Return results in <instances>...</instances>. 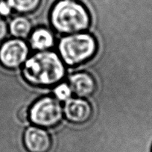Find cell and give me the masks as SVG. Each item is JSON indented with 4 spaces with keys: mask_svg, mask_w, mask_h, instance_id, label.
Masks as SVG:
<instances>
[{
    "mask_svg": "<svg viewBox=\"0 0 152 152\" xmlns=\"http://www.w3.org/2000/svg\"><path fill=\"white\" fill-rule=\"evenodd\" d=\"M12 12V8L10 7L5 0H0V16L8 17Z\"/></svg>",
    "mask_w": 152,
    "mask_h": 152,
    "instance_id": "obj_13",
    "label": "cell"
},
{
    "mask_svg": "<svg viewBox=\"0 0 152 152\" xmlns=\"http://www.w3.org/2000/svg\"><path fill=\"white\" fill-rule=\"evenodd\" d=\"M68 84L72 93L78 98L90 97L96 90V81L90 73L85 71L74 72L68 77Z\"/></svg>",
    "mask_w": 152,
    "mask_h": 152,
    "instance_id": "obj_8",
    "label": "cell"
},
{
    "mask_svg": "<svg viewBox=\"0 0 152 152\" xmlns=\"http://www.w3.org/2000/svg\"><path fill=\"white\" fill-rule=\"evenodd\" d=\"M64 117L61 102L52 96L39 99L29 110V120L31 124L46 129L56 127L62 122Z\"/></svg>",
    "mask_w": 152,
    "mask_h": 152,
    "instance_id": "obj_4",
    "label": "cell"
},
{
    "mask_svg": "<svg viewBox=\"0 0 152 152\" xmlns=\"http://www.w3.org/2000/svg\"><path fill=\"white\" fill-rule=\"evenodd\" d=\"M63 110L68 122L78 125L88 122L93 113L91 104L81 98H70L64 102Z\"/></svg>",
    "mask_w": 152,
    "mask_h": 152,
    "instance_id": "obj_6",
    "label": "cell"
},
{
    "mask_svg": "<svg viewBox=\"0 0 152 152\" xmlns=\"http://www.w3.org/2000/svg\"><path fill=\"white\" fill-rule=\"evenodd\" d=\"M58 48L64 64L73 67L84 64L95 56L98 42L91 33L79 32L63 37Z\"/></svg>",
    "mask_w": 152,
    "mask_h": 152,
    "instance_id": "obj_3",
    "label": "cell"
},
{
    "mask_svg": "<svg viewBox=\"0 0 152 152\" xmlns=\"http://www.w3.org/2000/svg\"><path fill=\"white\" fill-rule=\"evenodd\" d=\"M23 145L28 152H49L52 145V137L43 128L29 126L23 134Z\"/></svg>",
    "mask_w": 152,
    "mask_h": 152,
    "instance_id": "obj_7",
    "label": "cell"
},
{
    "mask_svg": "<svg viewBox=\"0 0 152 152\" xmlns=\"http://www.w3.org/2000/svg\"><path fill=\"white\" fill-rule=\"evenodd\" d=\"M33 26L28 19L24 16H18L11 20L9 23L10 34L15 38L27 39L31 33Z\"/></svg>",
    "mask_w": 152,
    "mask_h": 152,
    "instance_id": "obj_10",
    "label": "cell"
},
{
    "mask_svg": "<svg viewBox=\"0 0 152 152\" xmlns=\"http://www.w3.org/2000/svg\"><path fill=\"white\" fill-rule=\"evenodd\" d=\"M25 79L34 86L54 87L61 83L66 69L61 57L55 52H37L27 58L22 67Z\"/></svg>",
    "mask_w": 152,
    "mask_h": 152,
    "instance_id": "obj_1",
    "label": "cell"
},
{
    "mask_svg": "<svg viewBox=\"0 0 152 152\" xmlns=\"http://www.w3.org/2000/svg\"><path fill=\"white\" fill-rule=\"evenodd\" d=\"M29 43L33 50L46 51L55 46V37L53 32L46 27H38L29 35Z\"/></svg>",
    "mask_w": 152,
    "mask_h": 152,
    "instance_id": "obj_9",
    "label": "cell"
},
{
    "mask_svg": "<svg viewBox=\"0 0 152 152\" xmlns=\"http://www.w3.org/2000/svg\"><path fill=\"white\" fill-rule=\"evenodd\" d=\"M49 21L57 32L72 34L89 29L91 17L84 4L75 0H59L50 10Z\"/></svg>",
    "mask_w": 152,
    "mask_h": 152,
    "instance_id": "obj_2",
    "label": "cell"
},
{
    "mask_svg": "<svg viewBox=\"0 0 152 152\" xmlns=\"http://www.w3.org/2000/svg\"><path fill=\"white\" fill-rule=\"evenodd\" d=\"M29 52L28 45L25 40H8L0 46V63L5 68H19L26 62Z\"/></svg>",
    "mask_w": 152,
    "mask_h": 152,
    "instance_id": "obj_5",
    "label": "cell"
},
{
    "mask_svg": "<svg viewBox=\"0 0 152 152\" xmlns=\"http://www.w3.org/2000/svg\"><path fill=\"white\" fill-rule=\"evenodd\" d=\"M12 10L17 13L27 14L38 9L41 0H5Z\"/></svg>",
    "mask_w": 152,
    "mask_h": 152,
    "instance_id": "obj_11",
    "label": "cell"
},
{
    "mask_svg": "<svg viewBox=\"0 0 152 152\" xmlns=\"http://www.w3.org/2000/svg\"><path fill=\"white\" fill-rule=\"evenodd\" d=\"M151 152H152V147H151Z\"/></svg>",
    "mask_w": 152,
    "mask_h": 152,
    "instance_id": "obj_16",
    "label": "cell"
},
{
    "mask_svg": "<svg viewBox=\"0 0 152 152\" xmlns=\"http://www.w3.org/2000/svg\"><path fill=\"white\" fill-rule=\"evenodd\" d=\"M53 96L60 102H66L72 98V91L68 83L61 82L53 87Z\"/></svg>",
    "mask_w": 152,
    "mask_h": 152,
    "instance_id": "obj_12",
    "label": "cell"
},
{
    "mask_svg": "<svg viewBox=\"0 0 152 152\" xmlns=\"http://www.w3.org/2000/svg\"><path fill=\"white\" fill-rule=\"evenodd\" d=\"M8 26L5 20H4L0 16V42L5 40V38L8 36Z\"/></svg>",
    "mask_w": 152,
    "mask_h": 152,
    "instance_id": "obj_14",
    "label": "cell"
},
{
    "mask_svg": "<svg viewBox=\"0 0 152 152\" xmlns=\"http://www.w3.org/2000/svg\"><path fill=\"white\" fill-rule=\"evenodd\" d=\"M75 1H82V0H75Z\"/></svg>",
    "mask_w": 152,
    "mask_h": 152,
    "instance_id": "obj_15",
    "label": "cell"
}]
</instances>
